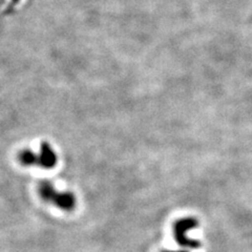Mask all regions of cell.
<instances>
[{
    "label": "cell",
    "mask_w": 252,
    "mask_h": 252,
    "mask_svg": "<svg viewBox=\"0 0 252 252\" xmlns=\"http://www.w3.org/2000/svg\"><path fill=\"white\" fill-rule=\"evenodd\" d=\"M39 193L44 201L52 202L64 210H73L76 205V199L70 192H57L49 182H42L39 187Z\"/></svg>",
    "instance_id": "cell-1"
},
{
    "label": "cell",
    "mask_w": 252,
    "mask_h": 252,
    "mask_svg": "<svg viewBox=\"0 0 252 252\" xmlns=\"http://www.w3.org/2000/svg\"><path fill=\"white\" fill-rule=\"evenodd\" d=\"M198 227V220L192 218H186L179 220L173 226V234H175L176 241L181 246L188 248H198L200 246V242L192 239H189L187 233L189 230H192Z\"/></svg>",
    "instance_id": "cell-2"
},
{
    "label": "cell",
    "mask_w": 252,
    "mask_h": 252,
    "mask_svg": "<svg viewBox=\"0 0 252 252\" xmlns=\"http://www.w3.org/2000/svg\"><path fill=\"white\" fill-rule=\"evenodd\" d=\"M57 157L55 155L52 147L43 142L40 146V156H39V163L44 168H52L56 165Z\"/></svg>",
    "instance_id": "cell-3"
},
{
    "label": "cell",
    "mask_w": 252,
    "mask_h": 252,
    "mask_svg": "<svg viewBox=\"0 0 252 252\" xmlns=\"http://www.w3.org/2000/svg\"><path fill=\"white\" fill-rule=\"evenodd\" d=\"M19 161L21 162V164L29 166V165H34L39 163V157L29 151V149H27V151H22L19 154Z\"/></svg>",
    "instance_id": "cell-4"
},
{
    "label": "cell",
    "mask_w": 252,
    "mask_h": 252,
    "mask_svg": "<svg viewBox=\"0 0 252 252\" xmlns=\"http://www.w3.org/2000/svg\"><path fill=\"white\" fill-rule=\"evenodd\" d=\"M164 252H187V251H164Z\"/></svg>",
    "instance_id": "cell-5"
}]
</instances>
